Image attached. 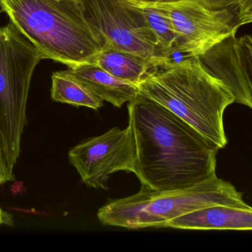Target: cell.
<instances>
[{
    "label": "cell",
    "mask_w": 252,
    "mask_h": 252,
    "mask_svg": "<svg viewBox=\"0 0 252 252\" xmlns=\"http://www.w3.org/2000/svg\"><path fill=\"white\" fill-rule=\"evenodd\" d=\"M167 15L176 35V53L198 57L236 36L238 4L215 5L202 0L153 3Z\"/></svg>",
    "instance_id": "cell-6"
},
{
    "label": "cell",
    "mask_w": 252,
    "mask_h": 252,
    "mask_svg": "<svg viewBox=\"0 0 252 252\" xmlns=\"http://www.w3.org/2000/svg\"><path fill=\"white\" fill-rule=\"evenodd\" d=\"M0 7L43 59L68 67L93 64L106 47L81 0H0Z\"/></svg>",
    "instance_id": "cell-3"
},
{
    "label": "cell",
    "mask_w": 252,
    "mask_h": 252,
    "mask_svg": "<svg viewBox=\"0 0 252 252\" xmlns=\"http://www.w3.org/2000/svg\"><path fill=\"white\" fill-rule=\"evenodd\" d=\"M135 1H145V2L158 3L166 2V1H175V0H135Z\"/></svg>",
    "instance_id": "cell-19"
},
{
    "label": "cell",
    "mask_w": 252,
    "mask_h": 252,
    "mask_svg": "<svg viewBox=\"0 0 252 252\" xmlns=\"http://www.w3.org/2000/svg\"><path fill=\"white\" fill-rule=\"evenodd\" d=\"M163 228L186 230H252L250 205H216L176 217Z\"/></svg>",
    "instance_id": "cell-10"
},
{
    "label": "cell",
    "mask_w": 252,
    "mask_h": 252,
    "mask_svg": "<svg viewBox=\"0 0 252 252\" xmlns=\"http://www.w3.org/2000/svg\"><path fill=\"white\" fill-rule=\"evenodd\" d=\"M87 20L106 46L146 58L157 68L170 65L142 10L130 0H81Z\"/></svg>",
    "instance_id": "cell-7"
},
{
    "label": "cell",
    "mask_w": 252,
    "mask_h": 252,
    "mask_svg": "<svg viewBox=\"0 0 252 252\" xmlns=\"http://www.w3.org/2000/svg\"><path fill=\"white\" fill-rule=\"evenodd\" d=\"M202 1L219 6H232L238 3V0H202Z\"/></svg>",
    "instance_id": "cell-18"
},
{
    "label": "cell",
    "mask_w": 252,
    "mask_h": 252,
    "mask_svg": "<svg viewBox=\"0 0 252 252\" xmlns=\"http://www.w3.org/2000/svg\"><path fill=\"white\" fill-rule=\"evenodd\" d=\"M42 56L9 22L0 28V136L7 165L13 172L21 153L32 74Z\"/></svg>",
    "instance_id": "cell-5"
},
{
    "label": "cell",
    "mask_w": 252,
    "mask_h": 252,
    "mask_svg": "<svg viewBox=\"0 0 252 252\" xmlns=\"http://www.w3.org/2000/svg\"><path fill=\"white\" fill-rule=\"evenodd\" d=\"M142 10L151 31L155 35L158 47L170 60L176 54V35L170 18L159 7L151 2L130 0Z\"/></svg>",
    "instance_id": "cell-14"
},
{
    "label": "cell",
    "mask_w": 252,
    "mask_h": 252,
    "mask_svg": "<svg viewBox=\"0 0 252 252\" xmlns=\"http://www.w3.org/2000/svg\"><path fill=\"white\" fill-rule=\"evenodd\" d=\"M127 109L136 142L134 174L141 184L183 189L216 176L219 149L186 121L140 94Z\"/></svg>",
    "instance_id": "cell-1"
},
{
    "label": "cell",
    "mask_w": 252,
    "mask_h": 252,
    "mask_svg": "<svg viewBox=\"0 0 252 252\" xmlns=\"http://www.w3.org/2000/svg\"><path fill=\"white\" fill-rule=\"evenodd\" d=\"M68 71L87 84L102 100L117 108L139 96L136 84L117 78L95 64L84 63L68 68Z\"/></svg>",
    "instance_id": "cell-11"
},
{
    "label": "cell",
    "mask_w": 252,
    "mask_h": 252,
    "mask_svg": "<svg viewBox=\"0 0 252 252\" xmlns=\"http://www.w3.org/2000/svg\"><path fill=\"white\" fill-rule=\"evenodd\" d=\"M14 179L13 172L11 171L7 165V160L4 155L2 142L0 136V186Z\"/></svg>",
    "instance_id": "cell-16"
},
{
    "label": "cell",
    "mask_w": 252,
    "mask_h": 252,
    "mask_svg": "<svg viewBox=\"0 0 252 252\" xmlns=\"http://www.w3.org/2000/svg\"><path fill=\"white\" fill-rule=\"evenodd\" d=\"M13 217L10 213L4 211L1 206H0V226L5 225V226H13Z\"/></svg>",
    "instance_id": "cell-17"
},
{
    "label": "cell",
    "mask_w": 252,
    "mask_h": 252,
    "mask_svg": "<svg viewBox=\"0 0 252 252\" xmlns=\"http://www.w3.org/2000/svg\"><path fill=\"white\" fill-rule=\"evenodd\" d=\"M68 156L83 183L95 189H109L108 180L117 172H136V142L129 125L83 141L69 150Z\"/></svg>",
    "instance_id": "cell-8"
},
{
    "label": "cell",
    "mask_w": 252,
    "mask_h": 252,
    "mask_svg": "<svg viewBox=\"0 0 252 252\" xmlns=\"http://www.w3.org/2000/svg\"><path fill=\"white\" fill-rule=\"evenodd\" d=\"M51 79V98L55 102L87 107L94 110L104 105L103 101L86 83L68 69L53 72Z\"/></svg>",
    "instance_id": "cell-13"
},
{
    "label": "cell",
    "mask_w": 252,
    "mask_h": 252,
    "mask_svg": "<svg viewBox=\"0 0 252 252\" xmlns=\"http://www.w3.org/2000/svg\"><path fill=\"white\" fill-rule=\"evenodd\" d=\"M238 26L252 23V0H238Z\"/></svg>",
    "instance_id": "cell-15"
},
{
    "label": "cell",
    "mask_w": 252,
    "mask_h": 252,
    "mask_svg": "<svg viewBox=\"0 0 252 252\" xmlns=\"http://www.w3.org/2000/svg\"><path fill=\"white\" fill-rule=\"evenodd\" d=\"M93 64L117 78L136 85L158 69L146 58L109 46L102 50Z\"/></svg>",
    "instance_id": "cell-12"
},
{
    "label": "cell",
    "mask_w": 252,
    "mask_h": 252,
    "mask_svg": "<svg viewBox=\"0 0 252 252\" xmlns=\"http://www.w3.org/2000/svg\"><path fill=\"white\" fill-rule=\"evenodd\" d=\"M198 59L229 87L236 103L252 109V36L229 37Z\"/></svg>",
    "instance_id": "cell-9"
},
{
    "label": "cell",
    "mask_w": 252,
    "mask_h": 252,
    "mask_svg": "<svg viewBox=\"0 0 252 252\" xmlns=\"http://www.w3.org/2000/svg\"><path fill=\"white\" fill-rule=\"evenodd\" d=\"M243 193L214 176L191 187L174 190H154L142 185L135 195L112 201L97 212L104 226L127 229L163 228L173 219L216 205H247Z\"/></svg>",
    "instance_id": "cell-4"
},
{
    "label": "cell",
    "mask_w": 252,
    "mask_h": 252,
    "mask_svg": "<svg viewBox=\"0 0 252 252\" xmlns=\"http://www.w3.org/2000/svg\"><path fill=\"white\" fill-rule=\"evenodd\" d=\"M137 86L139 94L176 114L218 149L227 144L223 114L235 103V97L198 57L185 58L160 68Z\"/></svg>",
    "instance_id": "cell-2"
}]
</instances>
